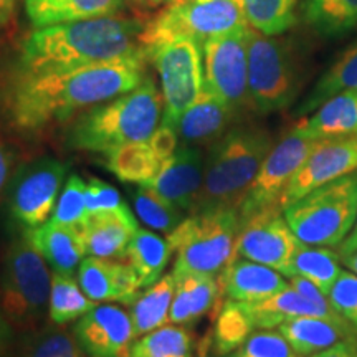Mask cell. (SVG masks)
Segmentation results:
<instances>
[{"mask_svg": "<svg viewBox=\"0 0 357 357\" xmlns=\"http://www.w3.org/2000/svg\"><path fill=\"white\" fill-rule=\"evenodd\" d=\"M86 212L91 217L100 213H129L131 208L113 185L91 177L86 184Z\"/></svg>", "mask_w": 357, "mask_h": 357, "instance_id": "obj_43", "label": "cell"}, {"mask_svg": "<svg viewBox=\"0 0 357 357\" xmlns=\"http://www.w3.org/2000/svg\"><path fill=\"white\" fill-rule=\"evenodd\" d=\"M22 234H25L33 247L42 253L45 261L55 273L73 275L83 261V257L86 255L82 230L78 229L58 225L48 220L37 229Z\"/></svg>", "mask_w": 357, "mask_h": 357, "instance_id": "obj_20", "label": "cell"}, {"mask_svg": "<svg viewBox=\"0 0 357 357\" xmlns=\"http://www.w3.org/2000/svg\"><path fill=\"white\" fill-rule=\"evenodd\" d=\"M137 229L139 225L132 212L91 215L82 229L84 248L91 257L124 258Z\"/></svg>", "mask_w": 357, "mask_h": 357, "instance_id": "obj_21", "label": "cell"}, {"mask_svg": "<svg viewBox=\"0 0 357 357\" xmlns=\"http://www.w3.org/2000/svg\"><path fill=\"white\" fill-rule=\"evenodd\" d=\"M289 287L293 289H296L298 293L303 294V296L307 298V300L316 303V305L326 306V307H333L331 303L328 300V294H326L323 289H321L318 284H314L312 281L303 278V276H291L289 278Z\"/></svg>", "mask_w": 357, "mask_h": 357, "instance_id": "obj_45", "label": "cell"}, {"mask_svg": "<svg viewBox=\"0 0 357 357\" xmlns=\"http://www.w3.org/2000/svg\"><path fill=\"white\" fill-rule=\"evenodd\" d=\"M95 306V301L89 300L83 293L82 287L78 281L73 280V276L53 271L50 306H48V316L53 324L60 326L79 319Z\"/></svg>", "mask_w": 357, "mask_h": 357, "instance_id": "obj_35", "label": "cell"}, {"mask_svg": "<svg viewBox=\"0 0 357 357\" xmlns=\"http://www.w3.org/2000/svg\"><path fill=\"white\" fill-rule=\"evenodd\" d=\"M124 0H25V12L35 29L118 15Z\"/></svg>", "mask_w": 357, "mask_h": 357, "instance_id": "obj_23", "label": "cell"}, {"mask_svg": "<svg viewBox=\"0 0 357 357\" xmlns=\"http://www.w3.org/2000/svg\"><path fill=\"white\" fill-rule=\"evenodd\" d=\"M204 155L197 147H178L172 158L162 164L158 176L146 187L158 192L160 197L181 211H192L204 184Z\"/></svg>", "mask_w": 357, "mask_h": 357, "instance_id": "obj_17", "label": "cell"}, {"mask_svg": "<svg viewBox=\"0 0 357 357\" xmlns=\"http://www.w3.org/2000/svg\"><path fill=\"white\" fill-rule=\"evenodd\" d=\"M66 172L68 167L61 160L42 158L15 174L8 189L7 208L22 231L37 229L52 217Z\"/></svg>", "mask_w": 357, "mask_h": 357, "instance_id": "obj_11", "label": "cell"}, {"mask_svg": "<svg viewBox=\"0 0 357 357\" xmlns=\"http://www.w3.org/2000/svg\"><path fill=\"white\" fill-rule=\"evenodd\" d=\"M162 164L149 139L114 147L105 153V160H102V166L114 174L119 181L137 185H147L153 182Z\"/></svg>", "mask_w": 357, "mask_h": 357, "instance_id": "obj_27", "label": "cell"}, {"mask_svg": "<svg viewBox=\"0 0 357 357\" xmlns=\"http://www.w3.org/2000/svg\"><path fill=\"white\" fill-rule=\"evenodd\" d=\"M250 106L260 114L288 108L300 95L301 63L284 38L247 26Z\"/></svg>", "mask_w": 357, "mask_h": 357, "instance_id": "obj_8", "label": "cell"}, {"mask_svg": "<svg viewBox=\"0 0 357 357\" xmlns=\"http://www.w3.org/2000/svg\"><path fill=\"white\" fill-rule=\"evenodd\" d=\"M301 13L323 38H342L357 30V0H305Z\"/></svg>", "mask_w": 357, "mask_h": 357, "instance_id": "obj_29", "label": "cell"}, {"mask_svg": "<svg viewBox=\"0 0 357 357\" xmlns=\"http://www.w3.org/2000/svg\"><path fill=\"white\" fill-rule=\"evenodd\" d=\"M238 231L240 213L234 208L192 213L167 235L176 253L172 273L218 275L234 257Z\"/></svg>", "mask_w": 357, "mask_h": 357, "instance_id": "obj_6", "label": "cell"}, {"mask_svg": "<svg viewBox=\"0 0 357 357\" xmlns=\"http://www.w3.org/2000/svg\"><path fill=\"white\" fill-rule=\"evenodd\" d=\"M300 240L289 229L278 204L240 220L234 257L261 263L281 275L289 276V268Z\"/></svg>", "mask_w": 357, "mask_h": 357, "instance_id": "obj_14", "label": "cell"}, {"mask_svg": "<svg viewBox=\"0 0 357 357\" xmlns=\"http://www.w3.org/2000/svg\"><path fill=\"white\" fill-rule=\"evenodd\" d=\"M341 261H342V265L347 268V270L357 275V250H356V252H352L351 255L342 257Z\"/></svg>", "mask_w": 357, "mask_h": 357, "instance_id": "obj_51", "label": "cell"}, {"mask_svg": "<svg viewBox=\"0 0 357 357\" xmlns=\"http://www.w3.org/2000/svg\"><path fill=\"white\" fill-rule=\"evenodd\" d=\"M273 146L271 134L260 126H238L223 134L205 160L202 190L192 213L213 208L240 211Z\"/></svg>", "mask_w": 357, "mask_h": 357, "instance_id": "obj_4", "label": "cell"}, {"mask_svg": "<svg viewBox=\"0 0 357 357\" xmlns=\"http://www.w3.org/2000/svg\"><path fill=\"white\" fill-rule=\"evenodd\" d=\"M160 79L164 102L162 124L176 128L204 88L202 43L192 38H174L147 53Z\"/></svg>", "mask_w": 357, "mask_h": 357, "instance_id": "obj_10", "label": "cell"}, {"mask_svg": "<svg viewBox=\"0 0 357 357\" xmlns=\"http://www.w3.org/2000/svg\"><path fill=\"white\" fill-rule=\"evenodd\" d=\"M86 220V182L78 174H71L63 187V192L58 197L50 222L82 230Z\"/></svg>", "mask_w": 357, "mask_h": 357, "instance_id": "obj_40", "label": "cell"}, {"mask_svg": "<svg viewBox=\"0 0 357 357\" xmlns=\"http://www.w3.org/2000/svg\"><path fill=\"white\" fill-rule=\"evenodd\" d=\"M17 0H0V24H7L15 8Z\"/></svg>", "mask_w": 357, "mask_h": 357, "instance_id": "obj_50", "label": "cell"}, {"mask_svg": "<svg viewBox=\"0 0 357 357\" xmlns=\"http://www.w3.org/2000/svg\"><path fill=\"white\" fill-rule=\"evenodd\" d=\"M134 2H142V0H134Z\"/></svg>", "mask_w": 357, "mask_h": 357, "instance_id": "obj_53", "label": "cell"}, {"mask_svg": "<svg viewBox=\"0 0 357 357\" xmlns=\"http://www.w3.org/2000/svg\"><path fill=\"white\" fill-rule=\"evenodd\" d=\"M288 284L280 271L240 257H231L218 276V287L223 296L240 303L261 301Z\"/></svg>", "mask_w": 357, "mask_h": 357, "instance_id": "obj_18", "label": "cell"}, {"mask_svg": "<svg viewBox=\"0 0 357 357\" xmlns=\"http://www.w3.org/2000/svg\"><path fill=\"white\" fill-rule=\"evenodd\" d=\"M341 257L337 250L331 247H316V245L300 243L296 253H294L289 276H303V278L312 281L314 284L328 294L329 289L341 275Z\"/></svg>", "mask_w": 357, "mask_h": 357, "instance_id": "obj_32", "label": "cell"}, {"mask_svg": "<svg viewBox=\"0 0 357 357\" xmlns=\"http://www.w3.org/2000/svg\"><path fill=\"white\" fill-rule=\"evenodd\" d=\"M357 172V136L319 139L280 197V207L296 202L311 190Z\"/></svg>", "mask_w": 357, "mask_h": 357, "instance_id": "obj_15", "label": "cell"}, {"mask_svg": "<svg viewBox=\"0 0 357 357\" xmlns=\"http://www.w3.org/2000/svg\"><path fill=\"white\" fill-rule=\"evenodd\" d=\"M318 141L307 136L296 124L278 144L271 147L250 187L247 197L240 205V220L271 205H280L281 194Z\"/></svg>", "mask_w": 357, "mask_h": 357, "instance_id": "obj_13", "label": "cell"}, {"mask_svg": "<svg viewBox=\"0 0 357 357\" xmlns=\"http://www.w3.org/2000/svg\"><path fill=\"white\" fill-rule=\"evenodd\" d=\"M132 204L137 217L147 227L167 235L182 222L181 208L146 185H139L132 192Z\"/></svg>", "mask_w": 357, "mask_h": 357, "instance_id": "obj_38", "label": "cell"}, {"mask_svg": "<svg viewBox=\"0 0 357 357\" xmlns=\"http://www.w3.org/2000/svg\"><path fill=\"white\" fill-rule=\"evenodd\" d=\"M172 250L169 242L159 235L137 229L128 247L129 265L134 268L141 287H151L160 278Z\"/></svg>", "mask_w": 357, "mask_h": 357, "instance_id": "obj_31", "label": "cell"}, {"mask_svg": "<svg viewBox=\"0 0 357 357\" xmlns=\"http://www.w3.org/2000/svg\"><path fill=\"white\" fill-rule=\"evenodd\" d=\"M247 26L218 35L202 43L204 88L238 111L250 105Z\"/></svg>", "mask_w": 357, "mask_h": 357, "instance_id": "obj_12", "label": "cell"}, {"mask_svg": "<svg viewBox=\"0 0 357 357\" xmlns=\"http://www.w3.org/2000/svg\"><path fill=\"white\" fill-rule=\"evenodd\" d=\"M144 25L111 15L35 29L22 43L12 70L45 73L136 55L144 52Z\"/></svg>", "mask_w": 357, "mask_h": 357, "instance_id": "obj_2", "label": "cell"}, {"mask_svg": "<svg viewBox=\"0 0 357 357\" xmlns=\"http://www.w3.org/2000/svg\"><path fill=\"white\" fill-rule=\"evenodd\" d=\"M300 0H243L247 24L268 37L284 33L296 24Z\"/></svg>", "mask_w": 357, "mask_h": 357, "instance_id": "obj_34", "label": "cell"}, {"mask_svg": "<svg viewBox=\"0 0 357 357\" xmlns=\"http://www.w3.org/2000/svg\"><path fill=\"white\" fill-rule=\"evenodd\" d=\"M162 95L153 79L84 111L71 124L66 142L71 149L108 153L129 142L147 141L159 128Z\"/></svg>", "mask_w": 357, "mask_h": 357, "instance_id": "obj_3", "label": "cell"}, {"mask_svg": "<svg viewBox=\"0 0 357 357\" xmlns=\"http://www.w3.org/2000/svg\"><path fill=\"white\" fill-rule=\"evenodd\" d=\"M311 357H357V339L342 341L339 344L329 347L326 351H321Z\"/></svg>", "mask_w": 357, "mask_h": 357, "instance_id": "obj_48", "label": "cell"}, {"mask_svg": "<svg viewBox=\"0 0 357 357\" xmlns=\"http://www.w3.org/2000/svg\"><path fill=\"white\" fill-rule=\"evenodd\" d=\"M283 215L300 242L337 248L357 218V172L311 190L287 205Z\"/></svg>", "mask_w": 357, "mask_h": 357, "instance_id": "obj_5", "label": "cell"}, {"mask_svg": "<svg viewBox=\"0 0 357 357\" xmlns=\"http://www.w3.org/2000/svg\"><path fill=\"white\" fill-rule=\"evenodd\" d=\"M291 349L300 357H311L342 341L357 339L356 329L342 318L303 316L278 326Z\"/></svg>", "mask_w": 357, "mask_h": 357, "instance_id": "obj_19", "label": "cell"}, {"mask_svg": "<svg viewBox=\"0 0 357 357\" xmlns=\"http://www.w3.org/2000/svg\"><path fill=\"white\" fill-rule=\"evenodd\" d=\"M298 126L314 139L357 136V89L329 98Z\"/></svg>", "mask_w": 357, "mask_h": 357, "instance_id": "obj_26", "label": "cell"}, {"mask_svg": "<svg viewBox=\"0 0 357 357\" xmlns=\"http://www.w3.org/2000/svg\"><path fill=\"white\" fill-rule=\"evenodd\" d=\"M336 250H337L339 257H341V258L346 257V255H351L352 252H356V250H357V218H356L354 227H352L351 234L347 235V238L341 245H339Z\"/></svg>", "mask_w": 357, "mask_h": 357, "instance_id": "obj_49", "label": "cell"}, {"mask_svg": "<svg viewBox=\"0 0 357 357\" xmlns=\"http://www.w3.org/2000/svg\"><path fill=\"white\" fill-rule=\"evenodd\" d=\"M190 333L182 326H160L132 344L131 357H192Z\"/></svg>", "mask_w": 357, "mask_h": 357, "instance_id": "obj_36", "label": "cell"}, {"mask_svg": "<svg viewBox=\"0 0 357 357\" xmlns=\"http://www.w3.org/2000/svg\"><path fill=\"white\" fill-rule=\"evenodd\" d=\"M248 311L250 318L258 329H273L276 326L287 323L289 319L303 318V316H323V318H341L333 307L316 305L293 289L283 288L281 291L271 294L261 301L242 303Z\"/></svg>", "mask_w": 357, "mask_h": 357, "instance_id": "obj_24", "label": "cell"}, {"mask_svg": "<svg viewBox=\"0 0 357 357\" xmlns=\"http://www.w3.org/2000/svg\"><path fill=\"white\" fill-rule=\"evenodd\" d=\"M149 3H153V6H159V3H172L176 2V0H147Z\"/></svg>", "mask_w": 357, "mask_h": 357, "instance_id": "obj_52", "label": "cell"}, {"mask_svg": "<svg viewBox=\"0 0 357 357\" xmlns=\"http://www.w3.org/2000/svg\"><path fill=\"white\" fill-rule=\"evenodd\" d=\"M328 300L333 310L357 333V275L349 270H342L329 289Z\"/></svg>", "mask_w": 357, "mask_h": 357, "instance_id": "obj_42", "label": "cell"}, {"mask_svg": "<svg viewBox=\"0 0 357 357\" xmlns=\"http://www.w3.org/2000/svg\"><path fill=\"white\" fill-rule=\"evenodd\" d=\"M13 357H88L77 339L61 329L43 328L22 339Z\"/></svg>", "mask_w": 357, "mask_h": 357, "instance_id": "obj_37", "label": "cell"}, {"mask_svg": "<svg viewBox=\"0 0 357 357\" xmlns=\"http://www.w3.org/2000/svg\"><path fill=\"white\" fill-rule=\"evenodd\" d=\"M255 329L248 311L240 301L227 300L217 312L212 333V349L218 357H225L238 349Z\"/></svg>", "mask_w": 357, "mask_h": 357, "instance_id": "obj_33", "label": "cell"}, {"mask_svg": "<svg viewBox=\"0 0 357 357\" xmlns=\"http://www.w3.org/2000/svg\"><path fill=\"white\" fill-rule=\"evenodd\" d=\"M174 293H176V276L174 273L164 275L134 301L129 314L136 337H142L144 334L166 324L171 314Z\"/></svg>", "mask_w": 357, "mask_h": 357, "instance_id": "obj_30", "label": "cell"}, {"mask_svg": "<svg viewBox=\"0 0 357 357\" xmlns=\"http://www.w3.org/2000/svg\"><path fill=\"white\" fill-rule=\"evenodd\" d=\"M218 296L220 287L213 275L187 273L176 276V293L169 321L178 326L194 324L218 303Z\"/></svg>", "mask_w": 357, "mask_h": 357, "instance_id": "obj_25", "label": "cell"}, {"mask_svg": "<svg viewBox=\"0 0 357 357\" xmlns=\"http://www.w3.org/2000/svg\"><path fill=\"white\" fill-rule=\"evenodd\" d=\"M151 146L155 151V154L159 155V159L162 162H166L169 158H172L174 153L177 151V142H178V134L176 128L169 126V124H160L155 129L153 136L149 137Z\"/></svg>", "mask_w": 357, "mask_h": 357, "instance_id": "obj_44", "label": "cell"}, {"mask_svg": "<svg viewBox=\"0 0 357 357\" xmlns=\"http://www.w3.org/2000/svg\"><path fill=\"white\" fill-rule=\"evenodd\" d=\"M52 276L25 234L8 245L0 273V305L12 326L33 329L50 306Z\"/></svg>", "mask_w": 357, "mask_h": 357, "instance_id": "obj_7", "label": "cell"}, {"mask_svg": "<svg viewBox=\"0 0 357 357\" xmlns=\"http://www.w3.org/2000/svg\"><path fill=\"white\" fill-rule=\"evenodd\" d=\"M243 0H176L144 25L141 45L146 53L174 38L205 40L245 26Z\"/></svg>", "mask_w": 357, "mask_h": 357, "instance_id": "obj_9", "label": "cell"}, {"mask_svg": "<svg viewBox=\"0 0 357 357\" xmlns=\"http://www.w3.org/2000/svg\"><path fill=\"white\" fill-rule=\"evenodd\" d=\"M357 89V40L351 43L341 56L321 75L307 96L298 106L296 114L305 116L318 109L329 98L339 93Z\"/></svg>", "mask_w": 357, "mask_h": 357, "instance_id": "obj_28", "label": "cell"}, {"mask_svg": "<svg viewBox=\"0 0 357 357\" xmlns=\"http://www.w3.org/2000/svg\"><path fill=\"white\" fill-rule=\"evenodd\" d=\"M73 337L88 357H131L136 334L131 314L119 306L101 305L77 321Z\"/></svg>", "mask_w": 357, "mask_h": 357, "instance_id": "obj_16", "label": "cell"}, {"mask_svg": "<svg viewBox=\"0 0 357 357\" xmlns=\"http://www.w3.org/2000/svg\"><path fill=\"white\" fill-rule=\"evenodd\" d=\"M225 357H300L280 331H257L238 349Z\"/></svg>", "mask_w": 357, "mask_h": 357, "instance_id": "obj_41", "label": "cell"}, {"mask_svg": "<svg viewBox=\"0 0 357 357\" xmlns=\"http://www.w3.org/2000/svg\"><path fill=\"white\" fill-rule=\"evenodd\" d=\"M13 344V331L10 321L7 319L6 312L0 305V357H7Z\"/></svg>", "mask_w": 357, "mask_h": 357, "instance_id": "obj_47", "label": "cell"}, {"mask_svg": "<svg viewBox=\"0 0 357 357\" xmlns=\"http://www.w3.org/2000/svg\"><path fill=\"white\" fill-rule=\"evenodd\" d=\"M78 283L91 301H116V261L109 258H83L78 266Z\"/></svg>", "mask_w": 357, "mask_h": 357, "instance_id": "obj_39", "label": "cell"}, {"mask_svg": "<svg viewBox=\"0 0 357 357\" xmlns=\"http://www.w3.org/2000/svg\"><path fill=\"white\" fill-rule=\"evenodd\" d=\"M234 116L235 111L227 102L202 89L197 100L181 116L176 131L185 144H205L220 139Z\"/></svg>", "mask_w": 357, "mask_h": 357, "instance_id": "obj_22", "label": "cell"}, {"mask_svg": "<svg viewBox=\"0 0 357 357\" xmlns=\"http://www.w3.org/2000/svg\"><path fill=\"white\" fill-rule=\"evenodd\" d=\"M146 50L78 68L25 73L8 70L0 83V116L20 134H37L78 111L113 100L144 82Z\"/></svg>", "mask_w": 357, "mask_h": 357, "instance_id": "obj_1", "label": "cell"}, {"mask_svg": "<svg viewBox=\"0 0 357 357\" xmlns=\"http://www.w3.org/2000/svg\"><path fill=\"white\" fill-rule=\"evenodd\" d=\"M12 153L8 149L6 142L0 139V199H2L6 187L10 178V169H12Z\"/></svg>", "mask_w": 357, "mask_h": 357, "instance_id": "obj_46", "label": "cell"}]
</instances>
